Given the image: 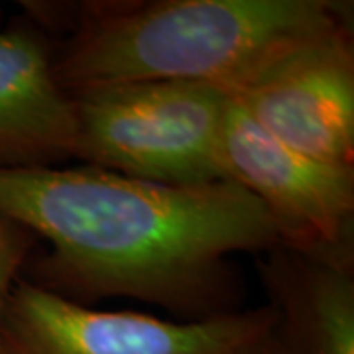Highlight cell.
<instances>
[{"instance_id":"cell-1","label":"cell","mask_w":354,"mask_h":354,"mask_svg":"<svg viewBox=\"0 0 354 354\" xmlns=\"http://www.w3.org/2000/svg\"><path fill=\"white\" fill-rule=\"evenodd\" d=\"M0 213L50 244L26 281L87 307L132 297L177 321L241 311L232 256L281 244L264 205L232 181L165 185L85 164L0 167Z\"/></svg>"},{"instance_id":"cell-2","label":"cell","mask_w":354,"mask_h":354,"mask_svg":"<svg viewBox=\"0 0 354 354\" xmlns=\"http://www.w3.org/2000/svg\"><path fill=\"white\" fill-rule=\"evenodd\" d=\"M330 0L85 2L53 77L71 97L148 81H197L232 93L274 53L351 20Z\"/></svg>"},{"instance_id":"cell-3","label":"cell","mask_w":354,"mask_h":354,"mask_svg":"<svg viewBox=\"0 0 354 354\" xmlns=\"http://www.w3.org/2000/svg\"><path fill=\"white\" fill-rule=\"evenodd\" d=\"M75 158L165 185L228 181L223 132L228 93L197 81H148L71 95Z\"/></svg>"},{"instance_id":"cell-4","label":"cell","mask_w":354,"mask_h":354,"mask_svg":"<svg viewBox=\"0 0 354 354\" xmlns=\"http://www.w3.org/2000/svg\"><path fill=\"white\" fill-rule=\"evenodd\" d=\"M272 305L203 321L101 311L20 278L0 321V354H274Z\"/></svg>"},{"instance_id":"cell-5","label":"cell","mask_w":354,"mask_h":354,"mask_svg":"<svg viewBox=\"0 0 354 354\" xmlns=\"http://www.w3.org/2000/svg\"><path fill=\"white\" fill-rule=\"evenodd\" d=\"M228 95L291 150L354 165L353 20L286 46Z\"/></svg>"},{"instance_id":"cell-6","label":"cell","mask_w":354,"mask_h":354,"mask_svg":"<svg viewBox=\"0 0 354 354\" xmlns=\"http://www.w3.org/2000/svg\"><path fill=\"white\" fill-rule=\"evenodd\" d=\"M223 160L228 181L254 195L276 221L283 246L354 266V165L291 150L230 95Z\"/></svg>"},{"instance_id":"cell-7","label":"cell","mask_w":354,"mask_h":354,"mask_svg":"<svg viewBox=\"0 0 354 354\" xmlns=\"http://www.w3.org/2000/svg\"><path fill=\"white\" fill-rule=\"evenodd\" d=\"M73 101L53 77V50L32 26H0V167L75 158Z\"/></svg>"},{"instance_id":"cell-8","label":"cell","mask_w":354,"mask_h":354,"mask_svg":"<svg viewBox=\"0 0 354 354\" xmlns=\"http://www.w3.org/2000/svg\"><path fill=\"white\" fill-rule=\"evenodd\" d=\"M278 313L274 354H354V266L279 244L256 260Z\"/></svg>"},{"instance_id":"cell-9","label":"cell","mask_w":354,"mask_h":354,"mask_svg":"<svg viewBox=\"0 0 354 354\" xmlns=\"http://www.w3.org/2000/svg\"><path fill=\"white\" fill-rule=\"evenodd\" d=\"M38 244V236L0 213V321L14 283L22 278L28 260Z\"/></svg>"}]
</instances>
